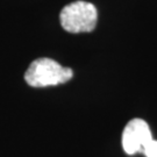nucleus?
<instances>
[{
	"mask_svg": "<svg viewBox=\"0 0 157 157\" xmlns=\"http://www.w3.org/2000/svg\"><path fill=\"white\" fill-rule=\"evenodd\" d=\"M61 25L69 33H90L97 26L98 11L87 1H75L67 5L59 14Z\"/></svg>",
	"mask_w": 157,
	"mask_h": 157,
	"instance_id": "obj_2",
	"label": "nucleus"
},
{
	"mask_svg": "<svg viewBox=\"0 0 157 157\" xmlns=\"http://www.w3.org/2000/svg\"><path fill=\"white\" fill-rule=\"evenodd\" d=\"M143 154L147 157H157V141L152 140L149 142V144L144 148Z\"/></svg>",
	"mask_w": 157,
	"mask_h": 157,
	"instance_id": "obj_4",
	"label": "nucleus"
},
{
	"mask_svg": "<svg viewBox=\"0 0 157 157\" xmlns=\"http://www.w3.org/2000/svg\"><path fill=\"white\" fill-rule=\"evenodd\" d=\"M73 72L70 67H62L56 61L42 57L30 63L25 73V80L33 87H47L64 84L72 78Z\"/></svg>",
	"mask_w": 157,
	"mask_h": 157,
	"instance_id": "obj_1",
	"label": "nucleus"
},
{
	"mask_svg": "<svg viewBox=\"0 0 157 157\" xmlns=\"http://www.w3.org/2000/svg\"><path fill=\"white\" fill-rule=\"evenodd\" d=\"M150 141H152L151 132L144 120L133 119L124 127L122 133V147L128 155L143 152Z\"/></svg>",
	"mask_w": 157,
	"mask_h": 157,
	"instance_id": "obj_3",
	"label": "nucleus"
}]
</instances>
